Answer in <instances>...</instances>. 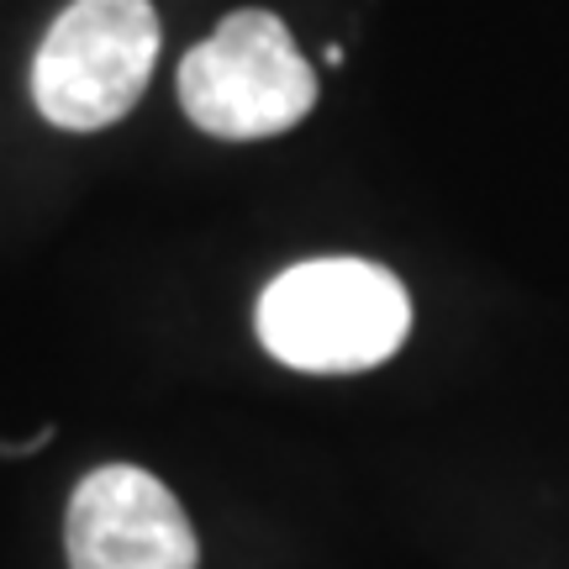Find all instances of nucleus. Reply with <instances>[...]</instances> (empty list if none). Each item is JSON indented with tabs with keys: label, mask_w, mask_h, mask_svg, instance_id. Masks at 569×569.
Masks as SVG:
<instances>
[{
	"label": "nucleus",
	"mask_w": 569,
	"mask_h": 569,
	"mask_svg": "<svg viewBox=\"0 0 569 569\" xmlns=\"http://www.w3.org/2000/svg\"><path fill=\"white\" fill-rule=\"evenodd\" d=\"M411 332L407 284L369 259H311L259 296V343L301 375L386 365Z\"/></svg>",
	"instance_id": "1"
},
{
	"label": "nucleus",
	"mask_w": 569,
	"mask_h": 569,
	"mask_svg": "<svg viewBox=\"0 0 569 569\" xmlns=\"http://www.w3.org/2000/svg\"><path fill=\"white\" fill-rule=\"evenodd\" d=\"M159 59V17L148 0H69L32 59V101L63 132L122 122Z\"/></svg>",
	"instance_id": "3"
},
{
	"label": "nucleus",
	"mask_w": 569,
	"mask_h": 569,
	"mask_svg": "<svg viewBox=\"0 0 569 569\" xmlns=\"http://www.w3.org/2000/svg\"><path fill=\"white\" fill-rule=\"evenodd\" d=\"M184 117L227 142L280 138L317 106V74L280 17L232 11L180 63Z\"/></svg>",
	"instance_id": "2"
},
{
	"label": "nucleus",
	"mask_w": 569,
	"mask_h": 569,
	"mask_svg": "<svg viewBox=\"0 0 569 569\" xmlns=\"http://www.w3.org/2000/svg\"><path fill=\"white\" fill-rule=\"evenodd\" d=\"M69 569H196L201 543L174 490L138 465L90 469L69 496Z\"/></svg>",
	"instance_id": "4"
}]
</instances>
